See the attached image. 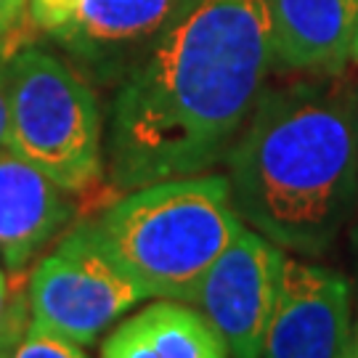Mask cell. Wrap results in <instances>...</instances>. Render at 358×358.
I'll return each mask as SVG.
<instances>
[{"label": "cell", "instance_id": "1", "mask_svg": "<svg viewBox=\"0 0 358 358\" xmlns=\"http://www.w3.org/2000/svg\"><path fill=\"white\" fill-rule=\"evenodd\" d=\"M268 72V0H189L115 83L103 133L112 186L133 192L223 162Z\"/></svg>", "mask_w": 358, "mask_h": 358}, {"label": "cell", "instance_id": "2", "mask_svg": "<svg viewBox=\"0 0 358 358\" xmlns=\"http://www.w3.org/2000/svg\"><path fill=\"white\" fill-rule=\"evenodd\" d=\"M353 88H266L226 165L234 207L284 252L321 257L358 217Z\"/></svg>", "mask_w": 358, "mask_h": 358}, {"label": "cell", "instance_id": "3", "mask_svg": "<svg viewBox=\"0 0 358 358\" xmlns=\"http://www.w3.org/2000/svg\"><path fill=\"white\" fill-rule=\"evenodd\" d=\"M85 226L149 300L192 303L244 220L226 176H186L133 189Z\"/></svg>", "mask_w": 358, "mask_h": 358}, {"label": "cell", "instance_id": "4", "mask_svg": "<svg viewBox=\"0 0 358 358\" xmlns=\"http://www.w3.org/2000/svg\"><path fill=\"white\" fill-rule=\"evenodd\" d=\"M8 149L64 192L83 194L106 170L103 112L88 77L38 45H22L6 66Z\"/></svg>", "mask_w": 358, "mask_h": 358}, {"label": "cell", "instance_id": "5", "mask_svg": "<svg viewBox=\"0 0 358 358\" xmlns=\"http://www.w3.org/2000/svg\"><path fill=\"white\" fill-rule=\"evenodd\" d=\"M29 324L77 345H93L130 308L149 300L90 236L77 226L29 273Z\"/></svg>", "mask_w": 358, "mask_h": 358}, {"label": "cell", "instance_id": "6", "mask_svg": "<svg viewBox=\"0 0 358 358\" xmlns=\"http://www.w3.org/2000/svg\"><path fill=\"white\" fill-rule=\"evenodd\" d=\"M284 257L279 244L244 223L196 287L192 306L220 334L231 358L263 353Z\"/></svg>", "mask_w": 358, "mask_h": 358}, {"label": "cell", "instance_id": "7", "mask_svg": "<svg viewBox=\"0 0 358 358\" xmlns=\"http://www.w3.org/2000/svg\"><path fill=\"white\" fill-rule=\"evenodd\" d=\"M353 282L297 255L284 257L260 358H348Z\"/></svg>", "mask_w": 358, "mask_h": 358}, {"label": "cell", "instance_id": "8", "mask_svg": "<svg viewBox=\"0 0 358 358\" xmlns=\"http://www.w3.org/2000/svg\"><path fill=\"white\" fill-rule=\"evenodd\" d=\"M189 0H83L80 11L59 35L85 77L112 83L165 29Z\"/></svg>", "mask_w": 358, "mask_h": 358}, {"label": "cell", "instance_id": "9", "mask_svg": "<svg viewBox=\"0 0 358 358\" xmlns=\"http://www.w3.org/2000/svg\"><path fill=\"white\" fill-rule=\"evenodd\" d=\"M273 72L334 77L350 62L358 0H268Z\"/></svg>", "mask_w": 358, "mask_h": 358}, {"label": "cell", "instance_id": "10", "mask_svg": "<svg viewBox=\"0 0 358 358\" xmlns=\"http://www.w3.org/2000/svg\"><path fill=\"white\" fill-rule=\"evenodd\" d=\"M59 183L0 149V255L6 268L19 273L72 223L75 207Z\"/></svg>", "mask_w": 358, "mask_h": 358}, {"label": "cell", "instance_id": "11", "mask_svg": "<svg viewBox=\"0 0 358 358\" xmlns=\"http://www.w3.org/2000/svg\"><path fill=\"white\" fill-rule=\"evenodd\" d=\"M101 358H231L220 334L194 306L159 300L117 324Z\"/></svg>", "mask_w": 358, "mask_h": 358}, {"label": "cell", "instance_id": "12", "mask_svg": "<svg viewBox=\"0 0 358 358\" xmlns=\"http://www.w3.org/2000/svg\"><path fill=\"white\" fill-rule=\"evenodd\" d=\"M29 282V279H27ZM24 271L3 273L0 271V345L8 350L19 345V340L29 329V292H27Z\"/></svg>", "mask_w": 358, "mask_h": 358}, {"label": "cell", "instance_id": "13", "mask_svg": "<svg viewBox=\"0 0 358 358\" xmlns=\"http://www.w3.org/2000/svg\"><path fill=\"white\" fill-rule=\"evenodd\" d=\"M11 358H88L83 345H77L72 340H66L62 334L51 332L29 324L27 334L19 340V345L13 348Z\"/></svg>", "mask_w": 358, "mask_h": 358}, {"label": "cell", "instance_id": "14", "mask_svg": "<svg viewBox=\"0 0 358 358\" xmlns=\"http://www.w3.org/2000/svg\"><path fill=\"white\" fill-rule=\"evenodd\" d=\"M80 3L83 0H29V19L43 32L59 35L77 16Z\"/></svg>", "mask_w": 358, "mask_h": 358}, {"label": "cell", "instance_id": "15", "mask_svg": "<svg viewBox=\"0 0 358 358\" xmlns=\"http://www.w3.org/2000/svg\"><path fill=\"white\" fill-rule=\"evenodd\" d=\"M27 13H29V0H0V48L8 56L22 48Z\"/></svg>", "mask_w": 358, "mask_h": 358}, {"label": "cell", "instance_id": "16", "mask_svg": "<svg viewBox=\"0 0 358 358\" xmlns=\"http://www.w3.org/2000/svg\"><path fill=\"white\" fill-rule=\"evenodd\" d=\"M8 53L0 48V149H8V93H6V66Z\"/></svg>", "mask_w": 358, "mask_h": 358}, {"label": "cell", "instance_id": "17", "mask_svg": "<svg viewBox=\"0 0 358 358\" xmlns=\"http://www.w3.org/2000/svg\"><path fill=\"white\" fill-rule=\"evenodd\" d=\"M350 250H353V268H356V279H353V310H356L358 319V220H353L350 226Z\"/></svg>", "mask_w": 358, "mask_h": 358}, {"label": "cell", "instance_id": "18", "mask_svg": "<svg viewBox=\"0 0 358 358\" xmlns=\"http://www.w3.org/2000/svg\"><path fill=\"white\" fill-rule=\"evenodd\" d=\"M350 112H353V138H356V157H358V85L353 88V101H350Z\"/></svg>", "mask_w": 358, "mask_h": 358}, {"label": "cell", "instance_id": "19", "mask_svg": "<svg viewBox=\"0 0 358 358\" xmlns=\"http://www.w3.org/2000/svg\"><path fill=\"white\" fill-rule=\"evenodd\" d=\"M348 358H358V319H353V337H350V350Z\"/></svg>", "mask_w": 358, "mask_h": 358}, {"label": "cell", "instance_id": "20", "mask_svg": "<svg viewBox=\"0 0 358 358\" xmlns=\"http://www.w3.org/2000/svg\"><path fill=\"white\" fill-rule=\"evenodd\" d=\"M350 62L358 64V22H356V32H353V45H350Z\"/></svg>", "mask_w": 358, "mask_h": 358}, {"label": "cell", "instance_id": "21", "mask_svg": "<svg viewBox=\"0 0 358 358\" xmlns=\"http://www.w3.org/2000/svg\"><path fill=\"white\" fill-rule=\"evenodd\" d=\"M11 353L13 350H8L6 345H0V358H11Z\"/></svg>", "mask_w": 358, "mask_h": 358}]
</instances>
